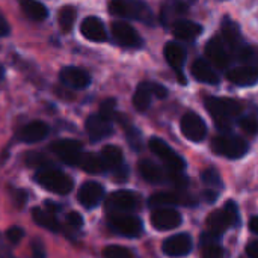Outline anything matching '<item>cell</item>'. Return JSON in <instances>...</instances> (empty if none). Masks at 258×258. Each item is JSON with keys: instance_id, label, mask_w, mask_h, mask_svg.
Returning a JSON list of instances; mask_svg holds the SVG:
<instances>
[{"instance_id": "cell-1", "label": "cell", "mask_w": 258, "mask_h": 258, "mask_svg": "<svg viewBox=\"0 0 258 258\" xmlns=\"http://www.w3.org/2000/svg\"><path fill=\"white\" fill-rule=\"evenodd\" d=\"M206 109L215 118L219 130L230 132L233 119L242 112V104L233 98H219V97H207Z\"/></svg>"}, {"instance_id": "cell-2", "label": "cell", "mask_w": 258, "mask_h": 258, "mask_svg": "<svg viewBox=\"0 0 258 258\" xmlns=\"http://www.w3.org/2000/svg\"><path fill=\"white\" fill-rule=\"evenodd\" d=\"M36 181L44 189H47L48 192H53L56 195H67L73 190V186H74L73 180L67 174H63L62 171L51 168V166L38 169Z\"/></svg>"}, {"instance_id": "cell-3", "label": "cell", "mask_w": 258, "mask_h": 258, "mask_svg": "<svg viewBox=\"0 0 258 258\" xmlns=\"http://www.w3.org/2000/svg\"><path fill=\"white\" fill-rule=\"evenodd\" d=\"M109 9L113 15L128 20H139L144 23L153 21V14L147 3L141 0H112Z\"/></svg>"}, {"instance_id": "cell-4", "label": "cell", "mask_w": 258, "mask_h": 258, "mask_svg": "<svg viewBox=\"0 0 258 258\" xmlns=\"http://www.w3.org/2000/svg\"><path fill=\"white\" fill-rule=\"evenodd\" d=\"M239 224V209L233 201H228L222 209L213 212L207 218V230L216 236H221L228 228Z\"/></svg>"}, {"instance_id": "cell-5", "label": "cell", "mask_w": 258, "mask_h": 258, "mask_svg": "<svg viewBox=\"0 0 258 258\" xmlns=\"http://www.w3.org/2000/svg\"><path fill=\"white\" fill-rule=\"evenodd\" d=\"M212 148L216 154L228 159H240L249 151V145L243 138L233 135H221L212 141Z\"/></svg>"}, {"instance_id": "cell-6", "label": "cell", "mask_w": 258, "mask_h": 258, "mask_svg": "<svg viewBox=\"0 0 258 258\" xmlns=\"http://www.w3.org/2000/svg\"><path fill=\"white\" fill-rule=\"evenodd\" d=\"M148 147L153 151V154L157 156L165 163L168 171H174V172H183L184 171L186 163H184L183 157L178 156L165 141H162L159 138H151L148 142Z\"/></svg>"}, {"instance_id": "cell-7", "label": "cell", "mask_w": 258, "mask_h": 258, "mask_svg": "<svg viewBox=\"0 0 258 258\" xmlns=\"http://www.w3.org/2000/svg\"><path fill=\"white\" fill-rule=\"evenodd\" d=\"M139 206V195L132 190H116L106 198V210L110 215H121L135 210Z\"/></svg>"}, {"instance_id": "cell-8", "label": "cell", "mask_w": 258, "mask_h": 258, "mask_svg": "<svg viewBox=\"0 0 258 258\" xmlns=\"http://www.w3.org/2000/svg\"><path fill=\"white\" fill-rule=\"evenodd\" d=\"M109 225L116 234L124 236V237H138V236H141V233L144 230L142 221L138 216L127 215V213L110 215Z\"/></svg>"}, {"instance_id": "cell-9", "label": "cell", "mask_w": 258, "mask_h": 258, "mask_svg": "<svg viewBox=\"0 0 258 258\" xmlns=\"http://www.w3.org/2000/svg\"><path fill=\"white\" fill-rule=\"evenodd\" d=\"M206 54H207V59L212 65L224 70V68H228L230 62H231V57H233V53L230 50V47L224 42V39L221 36H216V38H212L207 45H206Z\"/></svg>"}, {"instance_id": "cell-10", "label": "cell", "mask_w": 258, "mask_h": 258, "mask_svg": "<svg viewBox=\"0 0 258 258\" xmlns=\"http://www.w3.org/2000/svg\"><path fill=\"white\" fill-rule=\"evenodd\" d=\"M50 150L67 165H79L82 159V144L73 139H60L50 145Z\"/></svg>"}, {"instance_id": "cell-11", "label": "cell", "mask_w": 258, "mask_h": 258, "mask_svg": "<svg viewBox=\"0 0 258 258\" xmlns=\"http://www.w3.org/2000/svg\"><path fill=\"white\" fill-rule=\"evenodd\" d=\"M180 128H181V133L189 141H194V142H201L207 136V125H206L204 119L200 115H197L195 112L184 113V116L181 118V122H180Z\"/></svg>"}, {"instance_id": "cell-12", "label": "cell", "mask_w": 258, "mask_h": 258, "mask_svg": "<svg viewBox=\"0 0 258 258\" xmlns=\"http://www.w3.org/2000/svg\"><path fill=\"white\" fill-rule=\"evenodd\" d=\"M181 215L177 212L174 207H162V209H154L151 213V224L156 230L160 231H169L175 230L177 227L181 225Z\"/></svg>"}, {"instance_id": "cell-13", "label": "cell", "mask_w": 258, "mask_h": 258, "mask_svg": "<svg viewBox=\"0 0 258 258\" xmlns=\"http://www.w3.org/2000/svg\"><path fill=\"white\" fill-rule=\"evenodd\" d=\"M192 246H194L192 237L187 233H180V234H174L168 237L163 242L162 249L169 257H184L190 254Z\"/></svg>"}, {"instance_id": "cell-14", "label": "cell", "mask_w": 258, "mask_h": 258, "mask_svg": "<svg viewBox=\"0 0 258 258\" xmlns=\"http://www.w3.org/2000/svg\"><path fill=\"white\" fill-rule=\"evenodd\" d=\"M112 35L115 38V41L124 47H132V48H138L142 45V39L139 36V33L136 32V29L133 26H130L128 23L124 21H116L112 24Z\"/></svg>"}, {"instance_id": "cell-15", "label": "cell", "mask_w": 258, "mask_h": 258, "mask_svg": "<svg viewBox=\"0 0 258 258\" xmlns=\"http://www.w3.org/2000/svg\"><path fill=\"white\" fill-rule=\"evenodd\" d=\"M221 38L224 39V42L230 47L233 56H236V53L243 47L246 45L243 42V38H242V33H240V27L236 21H233L230 17H225L222 20V26H221Z\"/></svg>"}, {"instance_id": "cell-16", "label": "cell", "mask_w": 258, "mask_h": 258, "mask_svg": "<svg viewBox=\"0 0 258 258\" xmlns=\"http://www.w3.org/2000/svg\"><path fill=\"white\" fill-rule=\"evenodd\" d=\"M77 198H79V203L85 209H94V207H97L103 201L104 189L97 181H86V183L82 184Z\"/></svg>"}, {"instance_id": "cell-17", "label": "cell", "mask_w": 258, "mask_h": 258, "mask_svg": "<svg viewBox=\"0 0 258 258\" xmlns=\"http://www.w3.org/2000/svg\"><path fill=\"white\" fill-rule=\"evenodd\" d=\"M165 57H166L168 63L172 67V70L177 73L181 85H186V79L183 76V65H184V59H186L184 48L178 42L171 41L165 45Z\"/></svg>"}, {"instance_id": "cell-18", "label": "cell", "mask_w": 258, "mask_h": 258, "mask_svg": "<svg viewBox=\"0 0 258 258\" xmlns=\"http://www.w3.org/2000/svg\"><path fill=\"white\" fill-rule=\"evenodd\" d=\"M86 130L92 142L103 141L113 133L112 121L104 119L100 115H91L86 121Z\"/></svg>"}, {"instance_id": "cell-19", "label": "cell", "mask_w": 258, "mask_h": 258, "mask_svg": "<svg viewBox=\"0 0 258 258\" xmlns=\"http://www.w3.org/2000/svg\"><path fill=\"white\" fill-rule=\"evenodd\" d=\"M60 82L73 89H85L91 83V76L77 67H65L60 71Z\"/></svg>"}, {"instance_id": "cell-20", "label": "cell", "mask_w": 258, "mask_h": 258, "mask_svg": "<svg viewBox=\"0 0 258 258\" xmlns=\"http://www.w3.org/2000/svg\"><path fill=\"white\" fill-rule=\"evenodd\" d=\"M227 77L231 83L237 86H254L258 82V68L252 65H240L231 68Z\"/></svg>"}, {"instance_id": "cell-21", "label": "cell", "mask_w": 258, "mask_h": 258, "mask_svg": "<svg viewBox=\"0 0 258 258\" xmlns=\"http://www.w3.org/2000/svg\"><path fill=\"white\" fill-rule=\"evenodd\" d=\"M82 35L92 42H104L107 39V30L103 21L97 17H88L80 26Z\"/></svg>"}, {"instance_id": "cell-22", "label": "cell", "mask_w": 258, "mask_h": 258, "mask_svg": "<svg viewBox=\"0 0 258 258\" xmlns=\"http://www.w3.org/2000/svg\"><path fill=\"white\" fill-rule=\"evenodd\" d=\"M190 71H192V76L201 83H207V85L219 83V76H218L215 67L207 59H197L192 63Z\"/></svg>"}, {"instance_id": "cell-23", "label": "cell", "mask_w": 258, "mask_h": 258, "mask_svg": "<svg viewBox=\"0 0 258 258\" xmlns=\"http://www.w3.org/2000/svg\"><path fill=\"white\" fill-rule=\"evenodd\" d=\"M48 135V125L42 121H32L26 124L20 132H18V139L26 142V144H35L47 138Z\"/></svg>"}, {"instance_id": "cell-24", "label": "cell", "mask_w": 258, "mask_h": 258, "mask_svg": "<svg viewBox=\"0 0 258 258\" xmlns=\"http://www.w3.org/2000/svg\"><path fill=\"white\" fill-rule=\"evenodd\" d=\"M139 174L145 181L153 183V184H160V183L168 181V171L162 169L157 163L148 159L139 162Z\"/></svg>"}, {"instance_id": "cell-25", "label": "cell", "mask_w": 258, "mask_h": 258, "mask_svg": "<svg viewBox=\"0 0 258 258\" xmlns=\"http://www.w3.org/2000/svg\"><path fill=\"white\" fill-rule=\"evenodd\" d=\"M171 29H172V33L178 39H183V41H192L203 32V27L198 23H194V21L184 20V18L174 23L171 26Z\"/></svg>"}, {"instance_id": "cell-26", "label": "cell", "mask_w": 258, "mask_h": 258, "mask_svg": "<svg viewBox=\"0 0 258 258\" xmlns=\"http://www.w3.org/2000/svg\"><path fill=\"white\" fill-rule=\"evenodd\" d=\"M186 12H187V6L177 3L174 0H168V3L162 9V23L165 26H172L178 20H183Z\"/></svg>"}, {"instance_id": "cell-27", "label": "cell", "mask_w": 258, "mask_h": 258, "mask_svg": "<svg viewBox=\"0 0 258 258\" xmlns=\"http://www.w3.org/2000/svg\"><path fill=\"white\" fill-rule=\"evenodd\" d=\"M100 157H101V162H103L106 171H107V169L115 171L116 168H119L121 165H124V162H122V160H124L122 151H121V148L116 147V145H106V147L101 150Z\"/></svg>"}, {"instance_id": "cell-28", "label": "cell", "mask_w": 258, "mask_h": 258, "mask_svg": "<svg viewBox=\"0 0 258 258\" xmlns=\"http://www.w3.org/2000/svg\"><path fill=\"white\" fill-rule=\"evenodd\" d=\"M184 200L183 197H180L178 194H174V192H159V194H154L148 204L150 207L153 209H162V207H174V206H178V204H183Z\"/></svg>"}, {"instance_id": "cell-29", "label": "cell", "mask_w": 258, "mask_h": 258, "mask_svg": "<svg viewBox=\"0 0 258 258\" xmlns=\"http://www.w3.org/2000/svg\"><path fill=\"white\" fill-rule=\"evenodd\" d=\"M151 98H153L151 83L150 82H142L136 88V92L133 95V104L139 112H145L151 104Z\"/></svg>"}, {"instance_id": "cell-30", "label": "cell", "mask_w": 258, "mask_h": 258, "mask_svg": "<svg viewBox=\"0 0 258 258\" xmlns=\"http://www.w3.org/2000/svg\"><path fill=\"white\" fill-rule=\"evenodd\" d=\"M20 6L21 11L33 21H42L48 15L47 8L36 0H20Z\"/></svg>"}, {"instance_id": "cell-31", "label": "cell", "mask_w": 258, "mask_h": 258, "mask_svg": "<svg viewBox=\"0 0 258 258\" xmlns=\"http://www.w3.org/2000/svg\"><path fill=\"white\" fill-rule=\"evenodd\" d=\"M32 218H33V221H35L36 225H39V227H42V228H45V230H48V231L57 233V231L60 230L57 219H56V218L53 216V213H50V212H45V210H42V209L35 207V209L32 210Z\"/></svg>"}, {"instance_id": "cell-32", "label": "cell", "mask_w": 258, "mask_h": 258, "mask_svg": "<svg viewBox=\"0 0 258 258\" xmlns=\"http://www.w3.org/2000/svg\"><path fill=\"white\" fill-rule=\"evenodd\" d=\"M219 236L207 231L203 236V258H224V251L218 245Z\"/></svg>"}, {"instance_id": "cell-33", "label": "cell", "mask_w": 258, "mask_h": 258, "mask_svg": "<svg viewBox=\"0 0 258 258\" xmlns=\"http://www.w3.org/2000/svg\"><path fill=\"white\" fill-rule=\"evenodd\" d=\"M79 165L88 174H103L106 171V168H104V165L101 162V157L97 156V154H92V153L82 154V159H80Z\"/></svg>"}, {"instance_id": "cell-34", "label": "cell", "mask_w": 258, "mask_h": 258, "mask_svg": "<svg viewBox=\"0 0 258 258\" xmlns=\"http://www.w3.org/2000/svg\"><path fill=\"white\" fill-rule=\"evenodd\" d=\"M76 15H77V12H76L74 6H63L59 11L57 21H59V27H60L62 32L68 33L73 29V26L76 23Z\"/></svg>"}, {"instance_id": "cell-35", "label": "cell", "mask_w": 258, "mask_h": 258, "mask_svg": "<svg viewBox=\"0 0 258 258\" xmlns=\"http://www.w3.org/2000/svg\"><path fill=\"white\" fill-rule=\"evenodd\" d=\"M124 128H125V135H127V141L130 144V147L136 151H141L142 148V138L141 133L136 127H133L132 124H128L127 121H124Z\"/></svg>"}, {"instance_id": "cell-36", "label": "cell", "mask_w": 258, "mask_h": 258, "mask_svg": "<svg viewBox=\"0 0 258 258\" xmlns=\"http://www.w3.org/2000/svg\"><path fill=\"white\" fill-rule=\"evenodd\" d=\"M104 258H133V254L130 249L119 246V245H109L103 249Z\"/></svg>"}, {"instance_id": "cell-37", "label": "cell", "mask_w": 258, "mask_h": 258, "mask_svg": "<svg viewBox=\"0 0 258 258\" xmlns=\"http://www.w3.org/2000/svg\"><path fill=\"white\" fill-rule=\"evenodd\" d=\"M239 125H240V128L245 133H248L251 136L258 135V118L255 115H245V116H242L240 121H239Z\"/></svg>"}, {"instance_id": "cell-38", "label": "cell", "mask_w": 258, "mask_h": 258, "mask_svg": "<svg viewBox=\"0 0 258 258\" xmlns=\"http://www.w3.org/2000/svg\"><path fill=\"white\" fill-rule=\"evenodd\" d=\"M26 163H27V166H30V168L42 169V168H48L50 160H48L44 154H41V153H29V154L26 156Z\"/></svg>"}, {"instance_id": "cell-39", "label": "cell", "mask_w": 258, "mask_h": 258, "mask_svg": "<svg viewBox=\"0 0 258 258\" xmlns=\"http://www.w3.org/2000/svg\"><path fill=\"white\" fill-rule=\"evenodd\" d=\"M203 181L212 189V187H222V180L219 172L215 168H209L203 174Z\"/></svg>"}, {"instance_id": "cell-40", "label": "cell", "mask_w": 258, "mask_h": 258, "mask_svg": "<svg viewBox=\"0 0 258 258\" xmlns=\"http://www.w3.org/2000/svg\"><path fill=\"white\" fill-rule=\"evenodd\" d=\"M115 110H116V101H115L113 98H107V100H104V101L101 103V106H100V113H98V115L103 116L104 119L112 121V119L116 116Z\"/></svg>"}, {"instance_id": "cell-41", "label": "cell", "mask_w": 258, "mask_h": 258, "mask_svg": "<svg viewBox=\"0 0 258 258\" xmlns=\"http://www.w3.org/2000/svg\"><path fill=\"white\" fill-rule=\"evenodd\" d=\"M6 237L11 243H18L23 237H24V230L20 227H11L6 231Z\"/></svg>"}, {"instance_id": "cell-42", "label": "cell", "mask_w": 258, "mask_h": 258, "mask_svg": "<svg viewBox=\"0 0 258 258\" xmlns=\"http://www.w3.org/2000/svg\"><path fill=\"white\" fill-rule=\"evenodd\" d=\"M67 221H68V224H70L71 227H74V228H82V227H83V218H82V215L77 213V212L68 213V215H67Z\"/></svg>"}, {"instance_id": "cell-43", "label": "cell", "mask_w": 258, "mask_h": 258, "mask_svg": "<svg viewBox=\"0 0 258 258\" xmlns=\"http://www.w3.org/2000/svg\"><path fill=\"white\" fill-rule=\"evenodd\" d=\"M113 172H115L113 178H115L118 183H124V181H127V178H128V168H127L125 165H121V166H119V168H116Z\"/></svg>"}, {"instance_id": "cell-44", "label": "cell", "mask_w": 258, "mask_h": 258, "mask_svg": "<svg viewBox=\"0 0 258 258\" xmlns=\"http://www.w3.org/2000/svg\"><path fill=\"white\" fill-rule=\"evenodd\" d=\"M32 257L33 258L47 257V254H45V248H44V245H42L39 240H36V242H33V243H32Z\"/></svg>"}, {"instance_id": "cell-45", "label": "cell", "mask_w": 258, "mask_h": 258, "mask_svg": "<svg viewBox=\"0 0 258 258\" xmlns=\"http://www.w3.org/2000/svg\"><path fill=\"white\" fill-rule=\"evenodd\" d=\"M151 89H153V95H156L157 98H165L168 95L166 88L159 83H151Z\"/></svg>"}, {"instance_id": "cell-46", "label": "cell", "mask_w": 258, "mask_h": 258, "mask_svg": "<svg viewBox=\"0 0 258 258\" xmlns=\"http://www.w3.org/2000/svg\"><path fill=\"white\" fill-rule=\"evenodd\" d=\"M9 32H11L9 23H8V20L5 18V15L0 12V36H8Z\"/></svg>"}, {"instance_id": "cell-47", "label": "cell", "mask_w": 258, "mask_h": 258, "mask_svg": "<svg viewBox=\"0 0 258 258\" xmlns=\"http://www.w3.org/2000/svg\"><path fill=\"white\" fill-rule=\"evenodd\" d=\"M246 254L249 258H258V242H251L246 246Z\"/></svg>"}, {"instance_id": "cell-48", "label": "cell", "mask_w": 258, "mask_h": 258, "mask_svg": "<svg viewBox=\"0 0 258 258\" xmlns=\"http://www.w3.org/2000/svg\"><path fill=\"white\" fill-rule=\"evenodd\" d=\"M15 203H17V206L18 207H21L23 204H26V192H23V190H18L17 194H15Z\"/></svg>"}, {"instance_id": "cell-49", "label": "cell", "mask_w": 258, "mask_h": 258, "mask_svg": "<svg viewBox=\"0 0 258 258\" xmlns=\"http://www.w3.org/2000/svg\"><path fill=\"white\" fill-rule=\"evenodd\" d=\"M204 197H206V201H207V203H215L216 198H218V194L213 192V190L210 189V190H206V192H204Z\"/></svg>"}, {"instance_id": "cell-50", "label": "cell", "mask_w": 258, "mask_h": 258, "mask_svg": "<svg viewBox=\"0 0 258 258\" xmlns=\"http://www.w3.org/2000/svg\"><path fill=\"white\" fill-rule=\"evenodd\" d=\"M249 230H251L254 234H258V216L251 218V221H249Z\"/></svg>"}, {"instance_id": "cell-51", "label": "cell", "mask_w": 258, "mask_h": 258, "mask_svg": "<svg viewBox=\"0 0 258 258\" xmlns=\"http://www.w3.org/2000/svg\"><path fill=\"white\" fill-rule=\"evenodd\" d=\"M45 207L48 209L47 212H50V213H54V212L59 210V206H56V204H53V203H50V201H45Z\"/></svg>"}, {"instance_id": "cell-52", "label": "cell", "mask_w": 258, "mask_h": 258, "mask_svg": "<svg viewBox=\"0 0 258 258\" xmlns=\"http://www.w3.org/2000/svg\"><path fill=\"white\" fill-rule=\"evenodd\" d=\"M2 246V245H0ZM0 258H12V255L8 252V251H5L3 248H0Z\"/></svg>"}, {"instance_id": "cell-53", "label": "cell", "mask_w": 258, "mask_h": 258, "mask_svg": "<svg viewBox=\"0 0 258 258\" xmlns=\"http://www.w3.org/2000/svg\"><path fill=\"white\" fill-rule=\"evenodd\" d=\"M174 2H177V3H181V5H184V6H187V8H189V5H192L195 0H174Z\"/></svg>"}, {"instance_id": "cell-54", "label": "cell", "mask_w": 258, "mask_h": 258, "mask_svg": "<svg viewBox=\"0 0 258 258\" xmlns=\"http://www.w3.org/2000/svg\"><path fill=\"white\" fill-rule=\"evenodd\" d=\"M3 76H5V68H3V65H0V80L3 79Z\"/></svg>"}]
</instances>
